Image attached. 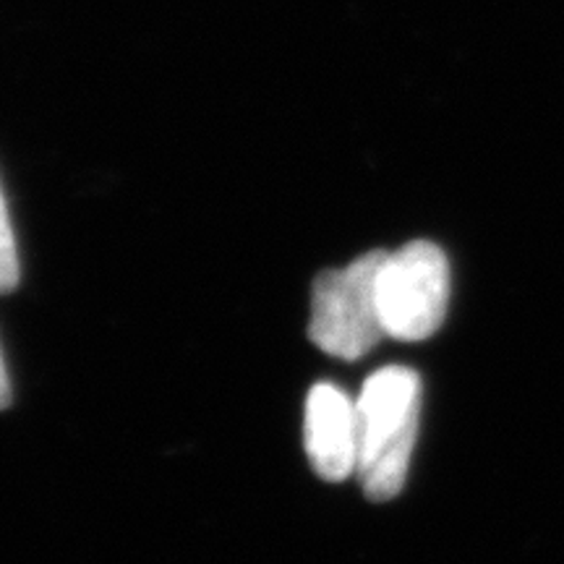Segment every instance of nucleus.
Masks as SVG:
<instances>
[{
	"mask_svg": "<svg viewBox=\"0 0 564 564\" xmlns=\"http://www.w3.org/2000/svg\"><path fill=\"white\" fill-rule=\"evenodd\" d=\"M356 476L371 502H390L403 491L419 434L421 377L405 366H387L366 379L356 400Z\"/></svg>",
	"mask_w": 564,
	"mask_h": 564,
	"instance_id": "obj_1",
	"label": "nucleus"
},
{
	"mask_svg": "<svg viewBox=\"0 0 564 564\" xmlns=\"http://www.w3.org/2000/svg\"><path fill=\"white\" fill-rule=\"evenodd\" d=\"M387 251H369L343 270H324L314 282L308 340L327 356L356 361L384 337L377 278Z\"/></svg>",
	"mask_w": 564,
	"mask_h": 564,
	"instance_id": "obj_2",
	"label": "nucleus"
},
{
	"mask_svg": "<svg viewBox=\"0 0 564 564\" xmlns=\"http://www.w3.org/2000/svg\"><path fill=\"white\" fill-rule=\"evenodd\" d=\"M377 306L384 335L405 343L432 337L449 306V262L440 246L413 241L387 253L377 278Z\"/></svg>",
	"mask_w": 564,
	"mask_h": 564,
	"instance_id": "obj_3",
	"label": "nucleus"
},
{
	"mask_svg": "<svg viewBox=\"0 0 564 564\" xmlns=\"http://www.w3.org/2000/svg\"><path fill=\"white\" fill-rule=\"evenodd\" d=\"M303 444L308 463L324 481L340 484L356 474L358 415L356 403L340 387L329 382L312 387L303 415Z\"/></svg>",
	"mask_w": 564,
	"mask_h": 564,
	"instance_id": "obj_4",
	"label": "nucleus"
},
{
	"mask_svg": "<svg viewBox=\"0 0 564 564\" xmlns=\"http://www.w3.org/2000/svg\"><path fill=\"white\" fill-rule=\"evenodd\" d=\"M19 251L13 238V225L6 207L3 188H0V293H11L19 285Z\"/></svg>",
	"mask_w": 564,
	"mask_h": 564,
	"instance_id": "obj_5",
	"label": "nucleus"
},
{
	"mask_svg": "<svg viewBox=\"0 0 564 564\" xmlns=\"http://www.w3.org/2000/svg\"><path fill=\"white\" fill-rule=\"evenodd\" d=\"M11 405V382H9V371H6L3 364V352H0V411Z\"/></svg>",
	"mask_w": 564,
	"mask_h": 564,
	"instance_id": "obj_6",
	"label": "nucleus"
}]
</instances>
